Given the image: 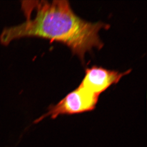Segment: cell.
<instances>
[{"label": "cell", "mask_w": 147, "mask_h": 147, "mask_svg": "<svg viewBox=\"0 0 147 147\" xmlns=\"http://www.w3.org/2000/svg\"><path fill=\"white\" fill-rule=\"evenodd\" d=\"M22 9L26 20L5 28L0 36L3 45L25 37H37L68 46L83 60L88 51L101 49L103 44L98 32L110 26L102 22H88L77 16L67 1H23Z\"/></svg>", "instance_id": "obj_1"}, {"label": "cell", "mask_w": 147, "mask_h": 147, "mask_svg": "<svg viewBox=\"0 0 147 147\" xmlns=\"http://www.w3.org/2000/svg\"><path fill=\"white\" fill-rule=\"evenodd\" d=\"M99 96L79 86L55 105L51 106L47 113L37 120L50 117L54 119L61 115H74L92 111L96 108Z\"/></svg>", "instance_id": "obj_2"}, {"label": "cell", "mask_w": 147, "mask_h": 147, "mask_svg": "<svg viewBox=\"0 0 147 147\" xmlns=\"http://www.w3.org/2000/svg\"><path fill=\"white\" fill-rule=\"evenodd\" d=\"M131 69L125 72L106 69L102 67L93 66L88 68L80 86L91 93L100 96L109 87L116 84L121 78L131 72Z\"/></svg>", "instance_id": "obj_3"}]
</instances>
